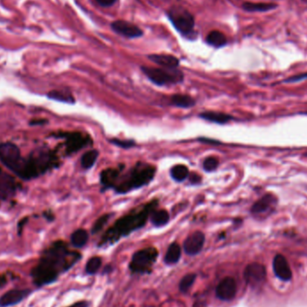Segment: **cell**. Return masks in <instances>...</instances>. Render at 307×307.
Returning a JSON list of instances; mask_svg holds the SVG:
<instances>
[{"instance_id":"cell-13","label":"cell","mask_w":307,"mask_h":307,"mask_svg":"<svg viewBox=\"0 0 307 307\" xmlns=\"http://www.w3.org/2000/svg\"><path fill=\"white\" fill-rule=\"evenodd\" d=\"M205 243L204 233L197 231L188 236L183 244V249L190 255L198 254L202 250Z\"/></svg>"},{"instance_id":"cell-18","label":"cell","mask_w":307,"mask_h":307,"mask_svg":"<svg viewBox=\"0 0 307 307\" xmlns=\"http://www.w3.org/2000/svg\"><path fill=\"white\" fill-rule=\"evenodd\" d=\"M149 59L165 68H176L179 66V59L172 55L154 54L148 56Z\"/></svg>"},{"instance_id":"cell-3","label":"cell","mask_w":307,"mask_h":307,"mask_svg":"<svg viewBox=\"0 0 307 307\" xmlns=\"http://www.w3.org/2000/svg\"><path fill=\"white\" fill-rule=\"evenodd\" d=\"M57 155L47 148L34 149L25 157V171L23 180H31L44 174L58 165Z\"/></svg>"},{"instance_id":"cell-24","label":"cell","mask_w":307,"mask_h":307,"mask_svg":"<svg viewBox=\"0 0 307 307\" xmlns=\"http://www.w3.org/2000/svg\"><path fill=\"white\" fill-rule=\"evenodd\" d=\"M47 96L50 99L58 101V102H68V103H74L75 99L73 96L68 92L58 91V90H52L48 93Z\"/></svg>"},{"instance_id":"cell-23","label":"cell","mask_w":307,"mask_h":307,"mask_svg":"<svg viewBox=\"0 0 307 307\" xmlns=\"http://www.w3.org/2000/svg\"><path fill=\"white\" fill-rule=\"evenodd\" d=\"M278 5L272 3H250L246 2L243 7L246 11L249 12H267L276 8Z\"/></svg>"},{"instance_id":"cell-16","label":"cell","mask_w":307,"mask_h":307,"mask_svg":"<svg viewBox=\"0 0 307 307\" xmlns=\"http://www.w3.org/2000/svg\"><path fill=\"white\" fill-rule=\"evenodd\" d=\"M29 289H13L7 291L0 297V307H7L17 305L28 296Z\"/></svg>"},{"instance_id":"cell-10","label":"cell","mask_w":307,"mask_h":307,"mask_svg":"<svg viewBox=\"0 0 307 307\" xmlns=\"http://www.w3.org/2000/svg\"><path fill=\"white\" fill-rule=\"evenodd\" d=\"M245 279L251 287H259L266 279V269L260 263H251L245 268Z\"/></svg>"},{"instance_id":"cell-39","label":"cell","mask_w":307,"mask_h":307,"mask_svg":"<svg viewBox=\"0 0 307 307\" xmlns=\"http://www.w3.org/2000/svg\"><path fill=\"white\" fill-rule=\"evenodd\" d=\"M26 221H27V219L25 218V219H23V220H22V221L19 223V226H18V232H19V233H20V230L22 231V228H23V225L26 223Z\"/></svg>"},{"instance_id":"cell-31","label":"cell","mask_w":307,"mask_h":307,"mask_svg":"<svg viewBox=\"0 0 307 307\" xmlns=\"http://www.w3.org/2000/svg\"><path fill=\"white\" fill-rule=\"evenodd\" d=\"M196 279V275L195 274H188L186 276H184L182 278L181 282H180V289L182 292H186L190 289V288L192 286Z\"/></svg>"},{"instance_id":"cell-33","label":"cell","mask_w":307,"mask_h":307,"mask_svg":"<svg viewBox=\"0 0 307 307\" xmlns=\"http://www.w3.org/2000/svg\"><path fill=\"white\" fill-rule=\"evenodd\" d=\"M109 217H110V215H103V216H101V217H99V218L97 219L96 222L95 223V225H94V227H93V229H92L93 233L99 232V231L104 227V225L108 222Z\"/></svg>"},{"instance_id":"cell-11","label":"cell","mask_w":307,"mask_h":307,"mask_svg":"<svg viewBox=\"0 0 307 307\" xmlns=\"http://www.w3.org/2000/svg\"><path fill=\"white\" fill-rule=\"evenodd\" d=\"M17 185L15 179L0 168V199L6 200L17 193Z\"/></svg>"},{"instance_id":"cell-28","label":"cell","mask_w":307,"mask_h":307,"mask_svg":"<svg viewBox=\"0 0 307 307\" xmlns=\"http://www.w3.org/2000/svg\"><path fill=\"white\" fill-rule=\"evenodd\" d=\"M151 220L155 227H163L169 221V213L165 210L154 211L151 216Z\"/></svg>"},{"instance_id":"cell-7","label":"cell","mask_w":307,"mask_h":307,"mask_svg":"<svg viewBox=\"0 0 307 307\" xmlns=\"http://www.w3.org/2000/svg\"><path fill=\"white\" fill-rule=\"evenodd\" d=\"M158 252L155 248L149 247L136 251L132 257L131 269L135 272H145L155 262Z\"/></svg>"},{"instance_id":"cell-14","label":"cell","mask_w":307,"mask_h":307,"mask_svg":"<svg viewBox=\"0 0 307 307\" xmlns=\"http://www.w3.org/2000/svg\"><path fill=\"white\" fill-rule=\"evenodd\" d=\"M112 28L114 29L117 34H121L128 38H136L142 35V31L133 23L126 21H115L112 23Z\"/></svg>"},{"instance_id":"cell-2","label":"cell","mask_w":307,"mask_h":307,"mask_svg":"<svg viewBox=\"0 0 307 307\" xmlns=\"http://www.w3.org/2000/svg\"><path fill=\"white\" fill-rule=\"evenodd\" d=\"M157 206V201L154 200L146 205L142 210L136 212H131V214L121 217L114 224V227L109 229L102 238V242H114L117 241L119 237L127 235L131 232L137 230L146 224L151 211H153Z\"/></svg>"},{"instance_id":"cell-35","label":"cell","mask_w":307,"mask_h":307,"mask_svg":"<svg viewBox=\"0 0 307 307\" xmlns=\"http://www.w3.org/2000/svg\"><path fill=\"white\" fill-rule=\"evenodd\" d=\"M307 78V73L305 74L298 75V76H295V77H291L288 79L286 80V82L290 83V82H297L299 80L306 79Z\"/></svg>"},{"instance_id":"cell-29","label":"cell","mask_w":307,"mask_h":307,"mask_svg":"<svg viewBox=\"0 0 307 307\" xmlns=\"http://www.w3.org/2000/svg\"><path fill=\"white\" fill-rule=\"evenodd\" d=\"M98 154H99L96 150H90L84 154L81 158V165L83 166V168L85 169L91 168L92 166L96 164Z\"/></svg>"},{"instance_id":"cell-5","label":"cell","mask_w":307,"mask_h":307,"mask_svg":"<svg viewBox=\"0 0 307 307\" xmlns=\"http://www.w3.org/2000/svg\"><path fill=\"white\" fill-rule=\"evenodd\" d=\"M0 162L23 179L25 158L22 157L17 145L11 142L0 143Z\"/></svg>"},{"instance_id":"cell-40","label":"cell","mask_w":307,"mask_h":307,"mask_svg":"<svg viewBox=\"0 0 307 307\" xmlns=\"http://www.w3.org/2000/svg\"><path fill=\"white\" fill-rule=\"evenodd\" d=\"M303 1H304V2H306L307 4V0H303Z\"/></svg>"},{"instance_id":"cell-30","label":"cell","mask_w":307,"mask_h":307,"mask_svg":"<svg viewBox=\"0 0 307 307\" xmlns=\"http://www.w3.org/2000/svg\"><path fill=\"white\" fill-rule=\"evenodd\" d=\"M101 265H102L101 258L93 257L87 262L86 267H85V270H86V272L89 273V274H94V273L98 271V269H100Z\"/></svg>"},{"instance_id":"cell-15","label":"cell","mask_w":307,"mask_h":307,"mask_svg":"<svg viewBox=\"0 0 307 307\" xmlns=\"http://www.w3.org/2000/svg\"><path fill=\"white\" fill-rule=\"evenodd\" d=\"M273 269L276 276L284 281L290 280L292 278V271L289 264L284 256L278 254L273 260Z\"/></svg>"},{"instance_id":"cell-1","label":"cell","mask_w":307,"mask_h":307,"mask_svg":"<svg viewBox=\"0 0 307 307\" xmlns=\"http://www.w3.org/2000/svg\"><path fill=\"white\" fill-rule=\"evenodd\" d=\"M76 252L68 251L63 242H57L43 253L40 263L32 270V277L37 286L49 284L57 279L60 269L70 267L78 259Z\"/></svg>"},{"instance_id":"cell-37","label":"cell","mask_w":307,"mask_h":307,"mask_svg":"<svg viewBox=\"0 0 307 307\" xmlns=\"http://www.w3.org/2000/svg\"><path fill=\"white\" fill-rule=\"evenodd\" d=\"M199 181H200V177L199 176V174L192 173V175H191V182H193V183H198Z\"/></svg>"},{"instance_id":"cell-26","label":"cell","mask_w":307,"mask_h":307,"mask_svg":"<svg viewBox=\"0 0 307 307\" xmlns=\"http://www.w3.org/2000/svg\"><path fill=\"white\" fill-rule=\"evenodd\" d=\"M88 241V233L85 229H78L71 235V243L75 247H83Z\"/></svg>"},{"instance_id":"cell-25","label":"cell","mask_w":307,"mask_h":307,"mask_svg":"<svg viewBox=\"0 0 307 307\" xmlns=\"http://www.w3.org/2000/svg\"><path fill=\"white\" fill-rule=\"evenodd\" d=\"M207 41L209 44L216 47V48H219V47L227 44V38L224 34H222L220 32L213 31L208 35Z\"/></svg>"},{"instance_id":"cell-19","label":"cell","mask_w":307,"mask_h":307,"mask_svg":"<svg viewBox=\"0 0 307 307\" xmlns=\"http://www.w3.org/2000/svg\"><path fill=\"white\" fill-rule=\"evenodd\" d=\"M199 117L201 119H206L208 121H211L217 124H226L229 120L233 119L232 116L224 113L219 112H205L199 114Z\"/></svg>"},{"instance_id":"cell-36","label":"cell","mask_w":307,"mask_h":307,"mask_svg":"<svg viewBox=\"0 0 307 307\" xmlns=\"http://www.w3.org/2000/svg\"><path fill=\"white\" fill-rule=\"evenodd\" d=\"M97 3L102 6H111L114 5L116 0H96Z\"/></svg>"},{"instance_id":"cell-12","label":"cell","mask_w":307,"mask_h":307,"mask_svg":"<svg viewBox=\"0 0 307 307\" xmlns=\"http://www.w3.org/2000/svg\"><path fill=\"white\" fill-rule=\"evenodd\" d=\"M236 290L237 288L235 280L231 277H228L221 280L220 283L217 285L216 294L217 297L223 301H230L236 295Z\"/></svg>"},{"instance_id":"cell-20","label":"cell","mask_w":307,"mask_h":307,"mask_svg":"<svg viewBox=\"0 0 307 307\" xmlns=\"http://www.w3.org/2000/svg\"><path fill=\"white\" fill-rule=\"evenodd\" d=\"M119 170L109 168L103 171L101 174V182L105 187H113L118 180Z\"/></svg>"},{"instance_id":"cell-21","label":"cell","mask_w":307,"mask_h":307,"mask_svg":"<svg viewBox=\"0 0 307 307\" xmlns=\"http://www.w3.org/2000/svg\"><path fill=\"white\" fill-rule=\"evenodd\" d=\"M173 105L180 108H190L195 105V100L192 97L184 95H174L171 98Z\"/></svg>"},{"instance_id":"cell-17","label":"cell","mask_w":307,"mask_h":307,"mask_svg":"<svg viewBox=\"0 0 307 307\" xmlns=\"http://www.w3.org/2000/svg\"><path fill=\"white\" fill-rule=\"evenodd\" d=\"M278 200L272 194H266L262 198L257 200L251 207V212L253 214H264L270 212L276 207Z\"/></svg>"},{"instance_id":"cell-32","label":"cell","mask_w":307,"mask_h":307,"mask_svg":"<svg viewBox=\"0 0 307 307\" xmlns=\"http://www.w3.org/2000/svg\"><path fill=\"white\" fill-rule=\"evenodd\" d=\"M217 165H218V160L213 156H210V157L206 158L204 160V163H203L204 170L207 171V172H212V171L216 170Z\"/></svg>"},{"instance_id":"cell-6","label":"cell","mask_w":307,"mask_h":307,"mask_svg":"<svg viewBox=\"0 0 307 307\" xmlns=\"http://www.w3.org/2000/svg\"><path fill=\"white\" fill-rule=\"evenodd\" d=\"M142 71L155 85H172L180 83L183 80V74L175 68L164 69L142 67Z\"/></svg>"},{"instance_id":"cell-8","label":"cell","mask_w":307,"mask_h":307,"mask_svg":"<svg viewBox=\"0 0 307 307\" xmlns=\"http://www.w3.org/2000/svg\"><path fill=\"white\" fill-rule=\"evenodd\" d=\"M171 21L175 28L183 34H190L194 28V18L183 8H173L169 14Z\"/></svg>"},{"instance_id":"cell-27","label":"cell","mask_w":307,"mask_h":307,"mask_svg":"<svg viewBox=\"0 0 307 307\" xmlns=\"http://www.w3.org/2000/svg\"><path fill=\"white\" fill-rule=\"evenodd\" d=\"M171 176L177 182H182L189 176V170L187 166L178 165L172 167L170 171Z\"/></svg>"},{"instance_id":"cell-9","label":"cell","mask_w":307,"mask_h":307,"mask_svg":"<svg viewBox=\"0 0 307 307\" xmlns=\"http://www.w3.org/2000/svg\"><path fill=\"white\" fill-rule=\"evenodd\" d=\"M60 136H64L66 139L65 146L67 154L76 153L91 142L90 136L81 132H66Z\"/></svg>"},{"instance_id":"cell-4","label":"cell","mask_w":307,"mask_h":307,"mask_svg":"<svg viewBox=\"0 0 307 307\" xmlns=\"http://www.w3.org/2000/svg\"><path fill=\"white\" fill-rule=\"evenodd\" d=\"M155 173V168L152 165L137 164L128 173L125 179L115 186L116 191L119 193H125L131 190L143 187L150 182Z\"/></svg>"},{"instance_id":"cell-41","label":"cell","mask_w":307,"mask_h":307,"mask_svg":"<svg viewBox=\"0 0 307 307\" xmlns=\"http://www.w3.org/2000/svg\"></svg>"},{"instance_id":"cell-38","label":"cell","mask_w":307,"mask_h":307,"mask_svg":"<svg viewBox=\"0 0 307 307\" xmlns=\"http://www.w3.org/2000/svg\"><path fill=\"white\" fill-rule=\"evenodd\" d=\"M87 307V303L86 302H78V303H76L73 306L69 307Z\"/></svg>"},{"instance_id":"cell-34","label":"cell","mask_w":307,"mask_h":307,"mask_svg":"<svg viewBox=\"0 0 307 307\" xmlns=\"http://www.w3.org/2000/svg\"><path fill=\"white\" fill-rule=\"evenodd\" d=\"M112 142L119 146L120 148H131V146H133V144H134L132 141H121L119 139H115V140H113Z\"/></svg>"},{"instance_id":"cell-22","label":"cell","mask_w":307,"mask_h":307,"mask_svg":"<svg viewBox=\"0 0 307 307\" xmlns=\"http://www.w3.org/2000/svg\"><path fill=\"white\" fill-rule=\"evenodd\" d=\"M182 250L180 245L177 243H173L169 246L168 250L166 251V254L165 256V262L167 264H174L176 263L181 257Z\"/></svg>"}]
</instances>
